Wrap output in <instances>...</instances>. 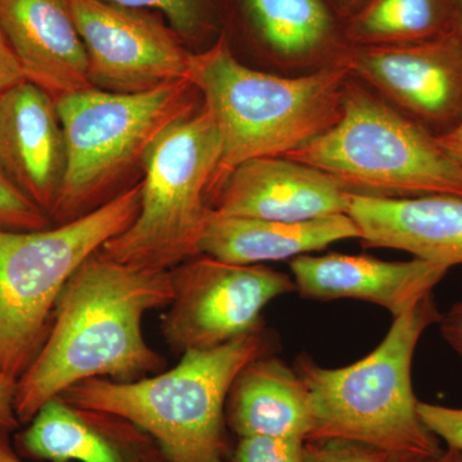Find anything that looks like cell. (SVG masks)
<instances>
[{"mask_svg":"<svg viewBox=\"0 0 462 462\" xmlns=\"http://www.w3.org/2000/svg\"><path fill=\"white\" fill-rule=\"evenodd\" d=\"M172 298L170 270L91 254L58 298L41 351L17 380L14 410L29 424L39 409L84 380H136L165 367L143 334L148 312Z\"/></svg>","mask_w":462,"mask_h":462,"instance_id":"6da1fadb","label":"cell"},{"mask_svg":"<svg viewBox=\"0 0 462 462\" xmlns=\"http://www.w3.org/2000/svg\"><path fill=\"white\" fill-rule=\"evenodd\" d=\"M439 318L430 293L394 318L382 343L348 366L324 367L300 356L294 370L305 384L311 412L307 440L364 443L398 462L439 455L440 440L422 422L412 385L416 346Z\"/></svg>","mask_w":462,"mask_h":462,"instance_id":"7a4b0ae2","label":"cell"},{"mask_svg":"<svg viewBox=\"0 0 462 462\" xmlns=\"http://www.w3.org/2000/svg\"><path fill=\"white\" fill-rule=\"evenodd\" d=\"M346 67L282 76L240 62L224 33L194 51L188 80L202 97L221 136L220 162L207 200L240 163L284 157L329 130L342 114Z\"/></svg>","mask_w":462,"mask_h":462,"instance_id":"3957f363","label":"cell"},{"mask_svg":"<svg viewBox=\"0 0 462 462\" xmlns=\"http://www.w3.org/2000/svg\"><path fill=\"white\" fill-rule=\"evenodd\" d=\"M266 328L200 351L171 370L136 380L96 378L60 394L84 409L115 413L153 438L169 462H227V394L240 370L273 354Z\"/></svg>","mask_w":462,"mask_h":462,"instance_id":"277c9868","label":"cell"},{"mask_svg":"<svg viewBox=\"0 0 462 462\" xmlns=\"http://www.w3.org/2000/svg\"><path fill=\"white\" fill-rule=\"evenodd\" d=\"M284 157L328 173L352 196L462 197V166L436 136L351 75L339 120Z\"/></svg>","mask_w":462,"mask_h":462,"instance_id":"5b68a950","label":"cell"},{"mask_svg":"<svg viewBox=\"0 0 462 462\" xmlns=\"http://www.w3.org/2000/svg\"><path fill=\"white\" fill-rule=\"evenodd\" d=\"M141 191L138 182L89 214L44 230L0 229V372L16 382L26 372L63 288L87 258L133 224Z\"/></svg>","mask_w":462,"mask_h":462,"instance_id":"8992f818","label":"cell"},{"mask_svg":"<svg viewBox=\"0 0 462 462\" xmlns=\"http://www.w3.org/2000/svg\"><path fill=\"white\" fill-rule=\"evenodd\" d=\"M56 102L67 157L65 178L50 215L56 225L112 199L108 194L115 185L142 163L161 133L203 105L189 80L132 94L90 88Z\"/></svg>","mask_w":462,"mask_h":462,"instance_id":"52a82bcc","label":"cell"},{"mask_svg":"<svg viewBox=\"0 0 462 462\" xmlns=\"http://www.w3.org/2000/svg\"><path fill=\"white\" fill-rule=\"evenodd\" d=\"M221 136L205 106L161 133L145 152L141 208L100 254L144 269L172 270L200 254L211 216L208 187L220 162Z\"/></svg>","mask_w":462,"mask_h":462,"instance_id":"ba28073f","label":"cell"},{"mask_svg":"<svg viewBox=\"0 0 462 462\" xmlns=\"http://www.w3.org/2000/svg\"><path fill=\"white\" fill-rule=\"evenodd\" d=\"M172 298L161 333L176 354L200 351L263 329L264 307L296 291L293 278L264 264L199 254L170 270Z\"/></svg>","mask_w":462,"mask_h":462,"instance_id":"9c48e42d","label":"cell"},{"mask_svg":"<svg viewBox=\"0 0 462 462\" xmlns=\"http://www.w3.org/2000/svg\"><path fill=\"white\" fill-rule=\"evenodd\" d=\"M234 56L282 76L346 67L354 45L324 0H216Z\"/></svg>","mask_w":462,"mask_h":462,"instance_id":"30bf717a","label":"cell"},{"mask_svg":"<svg viewBox=\"0 0 462 462\" xmlns=\"http://www.w3.org/2000/svg\"><path fill=\"white\" fill-rule=\"evenodd\" d=\"M71 7L91 87L132 94L188 80L194 51L162 18L107 0H71Z\"/></svg>","mask_w":462,"mask_h":462,"instance_id":"8fae6325","label":"cell"},{"mask_svg":"<svg viewBox=\"0 0 462 462\" xmlns=\"http://www.w3.org/2000/svg\"><path fill=\"white\" fill-rule=\"evenodd\" d=\"M346 69L436 138L462 123V41L454 32L415 44L352 47Z\"/></svg>","mask_w":462,"mask_h":462,"instance_id":"7c38bea8","label":"cell"},{"mask_svg":"<svg viewBox=\"0 0 462 462\" xmlns=\"http://www.w3.org/2000/svg\"><path fill=\"white\" fill-rule=\"evenodd\" d=\"M351 197L316 167L288 157H260L236 166L208 205L217 215L297 223L348 215Z\"/></svg>","mask_w":462,"mask_h":462,"instance_id":"4fadbf2b","label":"cell"},{"mask_svg":"<svg viewBox=\"0 0 462 462\" xmlns=\"http://www.w3.org/2000/svg\"><path fill=\"white\" fill-rule=\"evenodd\" d=\"M66 142L57 102L23 80L0 94V171L48 215L66 171Z\"/></svg>","mask_w":462,"mask_h":462,"instance_id":"5bb4252c","label":"cell"},{"mask_svg":"<svg viewBox=\"0 0 462 462\" xmlns=\"http://www.w3.org/2000/svg\"><path fill=\"white\" fill-rule=\"evenodd\" d=\"M18 454L51 462H169L156 440L115 413L54 397L16 436Z\"/></svg>","mask_w":462,"mask_h":462,"instance_id":"9a60e30c","label":"cell"},{"mask_svg":"<svg viewBox=\"0 0 462 462\" xmlns=\"http://www.w3.org/2000/svg\"><path fill=\"white\" fill-rule=\"evenodd\" d=\"M296 291L306 300H356L402 315L421 298L433 293L449 269L413 258L378 260L372 256L303 254L289 261Z\"/></svg>","mask_w":462,"mask_h":462,"instance_id":"2e32d148","label":"cell"},{"mask_svg":"<svg viewBox=\"0 0 462 462\" xmlns=\"http://www.w3.org/2000/svg\"><path fill=\"white\" fill-rule=\"evenodd\" d=\"M0 27L26 80L54 99L93 88L71 0H0Z\"/></svg>","mask_w":462,"mask_h":462,"instance_id":"e0dca14e","label":"cell"},{"mask_svg":"<svg viewBox=\"0 0 462 462\" xmlns=\"http://www.w3.org/2000/svg\"><path fill=\"white\" fill-rule=\"evenodd\" d=\"M348 215L365 248L397 249L447 269L462 264V197L352 196Z\"/></svg>","mask_w":462,"mask_h":462,"instance_id":"ac0fdd59","label":"cell"},{"mask_svg":"<svg viewBox=\"0 0 462 462\" xmlns=\"http://www.w3.org/2000/svg\"><path fill=\"white\" fill-rule=\"evenodd\" d=\"M351 216L334 215L285 223L211 212L199 243L200 254L234 264L293 260L340 240L358 239Z\"/></svg>","mask_w":462,"mask_h":462,"instance_id":"d6986e66","label":"cell"},{"mask_svg":"<svg viewBox=\"0 0 462 462\" xmlns=\"http://www.w3.org/2000/svg\"><path fill=\"white\" fill-rule=\"evenodd\" d=\"M225 418L238 438L306 442L311 431L309 393L296 370L273 354L240 370L227 394Z\"/></svg>","mask_w":462,"mask_h":462,"instance_id":"ffe728a7","label":"cell"},{"mask_svg":"<svg viewBox=\"0 0 462 462\" xmlns=\"http://www.w3.org/2000/svg\"><path fill=\"white\" fill-rule=\"evenodd\" d=\"M455 0H373L345 21L354 47L415 44L454 32Z\"/></svg>","mask_w":462,"mask_h":462,"instance_id":"44dd1931","label":"cell"},{"mask_svg":"<svg viewBox=\"0 0 462 462\" xmlns=\"http://www.w3.org/2000/svg\"><path fill=\"white\" fill-rule=\"evenodd\" d=\"M123 7L158 12L191 51L211 47L223 32L216 0H107Z\"/></svg>","mask_w":462,"mask_h":462,"instance_id":"7402d4cb","label":"cell"},{"mask_svg":"<svg viewBox=\"0 0 462 462\" xmlns=\"http://www.w3.org/2000/svg\"><path fill=\"white\" fill-rule=\"evenodd\" d=\"M51 225L50 215L0 171V229L38 231Z\"/></svg>","mask_w":462,"mask_h":462,"instance_id":"603a6c76","label":"cell"},{"mask_svg":"<svg viewBox=\"0 0 462 462\" xmlns=\"http://www.w3.org/2000/svg\"><path fill=\"white\" fill-rule=\"evenodd\" d=\"M227 462H305V442L273 438H239Z\"/></svg>","mask_w":462,"mask_h":462,"instance_id":"cb8c5ba5","label":"cell"},{"mask_svg":"<svg viewBox=\"0 0 462 462\" xmlns=\"http://www.w3.org/2000/svg\"><path fill=\"white\" fill-rule=\"evenodd\" d=\"M305 462H398L393 456L343 439H315L305 442Z\"/></svg>","mask_w":462,"mask_h":462,"instance_id":"d4e9b609","label":"cell"},{"mask_svg":"<svg viewBox=\"0 0 462 462\" xmlns=\"http://www.w3.org/2000/svg\"><path fill=\"white\" fill-rule=\"evenodd\" d=\"M419 415L439 440L448 448L462 452V407L419 402Z\"/></svg>","mask_w":462,"mask_h":462,"instance_id":"484cf974","label":"cell"},{"mask_svg":"<svg viewBox=\"0 0 462 462\" xmlns=\"http://www.w3.org/2000/svg\"><path fill=\"white\" fill-rule=\"evenodd\" d=\"M16 387V380L0 372V433L2 434H11L20 427L16 410H14Z\"/></svg>","mask_w":462,"mask_h":462,"instance_id":"4316f807","label":"cell"},{"mask_svg":"<svg viewBox=\"0 0 462 462\" xmlns=\"http://www.w3.org/2000/svg\"><path fill=\"white\" fill-rule=\"evenodd\" d=\"M23 80L26 79L23 67L0 27V94Z\"/></svg>","mask_w":462,"mask_h":462,"instance_id":"83f0119b","label":"cell"},{"mask_svg":"<svg viewBox=\"0 0 462 462\" xmlns=\"http://www.w3.org/2000/svg\"><path fill=\"white\" fill-rule=\"evenodd\" d=\"M438 325L442 338L462 361V300L455 303L445 314H440Z\"/></svg>","mask_w":462,"mask_h":462,"instance_id":"f1b7e54d","label":"cell"},{"mask_svg":"<svg viewBox=\"0 0 462 462\" xmlns=\"http://www.w3.org/2000/svg\"><path fill=\"white\" fill-rule=\"evenodd\" d=\"M331 11L345 23L356 14L366 7L373 0H324Z\"/></svg>","mask_w":462,"mask_h":462,"instance_id":"f546056e","label":"cell"},{"mask_svg":"<svg viewBox=\"0 0 462 462\" xmlns=\"http://www.w3.org/2000/svg\"><path fill=\"white\" fill-rule=\"evenodd\" d=\"M443 149L462 166V123L451 133L437 138Z\"/></svg>","mask_w":462,"mask_h":462,"instance_id":"4dcf8cb0","label":"cell"},{"mask_svg":"<svg viewBox=\"0 0 462 462\" xmlns=\"http://www.w3.org/2000/svg\"><path fill=\"white\" fill-rule=\"evenodd\" d=\"M0 462H23L8 442V434L0 433Z\"/></svg>","mask_w":462,"mask_h":462,"instance_id":"1f68e13d","label":"cell"},{"mask_svg":"<svg viewBox=\"0 0 462 462\" xmlns=\"http://www.w3.org/2000/svg\"><path fill=\"white\" fill-rule=\"evenodd\" d=\"M413 462H462V452L457 451V449L448 448V447H446L439 455L434 456V457Z\"/></svg>","mask_w":462,"mask_h":462,"instance_id":"d6a6232c","label":"cell"},{"mask_svg":"<svg viewBox=\"0 0 462 462\" xmlns=\"http://www.w3.org/2000/svg\"><path fill=\"white\" fill-rule=\"evenodd\" d=\"M454 32L462 41V0H455Z\"/></svg>","mask_w":462,"mask_h":462,"instance_id":"836d02e7","label":"cell"}]
</instances>
